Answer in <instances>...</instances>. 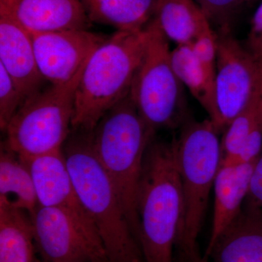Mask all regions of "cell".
<instances>
[{
	"label": "cell",
	"instance_id": "cell-26",
	"mask_svg": "<svg viewBox=\"0 0 262 262\" xmlns=\"http://www.w3.org/2000/svg\"><path fill=\"white\" fill-rule=\"evenodd\" d=\"M245 203L257 206L262 209V150L255 165L249 191Z\"/></svg>",
	"mask_w": 262,
	"mask_h": 262
},
{
	"label": "cell",
	"instance_id": "cell-3",
	"mask_svg": "<svg viewBox=\"0 0 262 262\" xmlns=\"http://www.w3.org/2000/svg\"><path fill=\"white\" fill-rule=\"evenodd\" d=\"M220 131L209 119L187 120L175 139L182 187V218L176 248L179 262H201L198 237L222 160Z\"/></svg>",
	"mask_w": 262,
	"mask_h": 262
},
{
	"label": "cell",
	"instance_id": "cell-29",
	"mask_svg": "<svg viewBox=\"0 0 262 262\" xmlns=\"http://www.w3.org/2000/svg\"><path fill=\"white\" fill-rule=\"evenodd\" d=\"M251 1V0H242L243 3H245V2H249Z\"/></svg>",
	"mask_w": 262,
	"mask_h": 262
},
{
	"label": "cell",
	"instance_id": "cell-7",
	"mask_svg": "<svg viewBox=\"0 0 262 262\" xmlns=\"http://www.w3.org/2000/svg\"><path fill=\"white\" fill-rule=\"evenodd\" d=\"M145 51L130 91L143 120L155 132L186 122L185 96L171 63L169 39L155 18L146 27Z\"/></svg>",
	"mask_w": 262,
	"mask_h": 262
},
{
	"label": "cell",
	"instance_id": "cell-15",
	"mask_svg": "<svg viewBox=\"0 0 262 262\" xmlns=\"http://www.w3.org/2000/svg\"><path fill=\"white\" fill-rule=\"evenodd\" d=\"M17 16L30 33L89 29L80 0H13Z\"/></svg>",
	"mask_w": 262,
	"mask_h": 262
},
{
	"label": "cell",
	"instance_id": "cell-6",
	"mask_svg": "<svg viewBox=\"0 0 262 262\" xmlns=\"http://www.w3.org/2000/svg\"><path fill=\"white\" fill-rule=\"evenodd\" d=\"M84 66L70 82L51 84L24 101L5 131L10 149L24 158L62 149L72 131L76 89Z\"/></svg>",
	"mask_w": 262,
	"mask_h": 262
},
{
	"label": "cell",
	"instance_id": "cell-14",
	"mask_svg": "<svg viewBox=\"0 0 262 262\" xmlns=\"http://www.w3.org/2000/svg\"><path fill=\"white\" fill-rule=\"evenodd\" d=\"M257 159L239 165H220L215 177L213 224L207 254L220 234L239 214L247 198Z\"/></svg>",
	"mask_w": 262,
	"mask_h": 262
},
{
	"label": "cell",
	"instance_id": "cell-21",
	"mask_svg": "<svg viewBox=\"0 0 262 262\" xmlns=\"http://www.w3.org/2000/svg\"><path fill=\"white\" fill-rule=\"evenodd\" d=\"M262 119V84L244 110L231 122L221 139V163H229L241 151L253 127Z\"/></svg>",
	"mask_w": 262,
	"mask_h": 262
},
{
	"label": "cell",
	"instance_id": "cell-17",
	"mask_svg": "<svg viewBox=\"0 0 262 262\" xmlns=\"http://www.w3.org/2000/svg\"><path fill=\"white\" fill-rule=\"evenodd\" d=\"M91 23L139 32L154 18L158 0H80Z\"/></svg>",
	"mask_w": 262,
	"mask_h": 262
},
{
	"label": "cell",
	"instance_id": "cell-25",
	"mask_svg": "<svg viewBox=\"0 0 262 262\" xmlns=\"http://www.w3.org/2000/svg\"><path fill=\"white\" fill-rule=\"evenodd\" d=\"M246 46L255 56L262 59V3L251 20Z\"/></svg>",
	"mask_w": 262,
	"mask_h": 262
},
{
	"label": "cell",
	"instance_id": "cell-8",
	"mask_svg": "<svg viewBox=\"0 0 262 262\" xmlns=\"http://www.w3.org/2000/svg\"><path fill=\"white\" fill-rule=\"evenodd\" d=\"M262 84V59L230 34H217V130L223 134Z\"/></svg>",
	"mask_w": 262,
	"mask_h": 262
},
{
	"label": "cell",
	"instance_id": "cell-19",
	"mask_svg": "<svg viewBox=\"0 0 262 262\" xmlns=\"http://www.w3.org/2000/svg\"><path fill=\"white\" fill-rule=\"evenodd\" d=\"M30 214L0 201V262H35Z\"/></svg>",
	"mask_w": 262,
	"mask_h": 262
},
{
	"label": "cell",
	"instance_id": "cell-28",
	"mask_svg": "<svg viewBox=\"0 0 262 262\" xmlns=\"http://www.w3.org/2000/svg\"><path fill=\"white\" fill-rule=\"evenodd\" d=\"M35 262H46V261H45L44 260H43V261H39V260L36 259Z\"/></svg>",
	"mask_w": 262,
	"mask_h": 262
},
{
	"label": "cell",
	"instance_id": "cell-1",
	"mask_svg": "<svg viewBox=\"0 0 262 262\" xmlns=\"http://www.w3.org/2000/svg\"><path fill=\"white\" fill-rule=\"evenodd\" d=\"M62 150L76 192L96 225L108 262H145L113 183L96 155L94 130L72 129Z\"/></svg>",
	"mask_w": 262,
	"mask_h": 262
},
{
	"label": "cell",
	"instance_id": "cell-5",
	"mask_svg": "<svg viewBox=\"0 0 262 262\" xmlns=\"http://www.w3.org/2000/svg\"><path fill=\"white\" fill-rule=\"evenodd\" d=\"M155 133L141 117L130 94L108 111L94 130L96 155L139 244L138 192L144 155Z\"/></svg>",
	"mask_w": 262,
	"mask_h": 262
},
{
	"label": "cell",
	"instance_id": "cell-18",
	"mask_svg": "<svg viewBox=\"0 0 262 262\" xmlns=\"http://www.w3.org/2000/svg\"><path fill=\"white\" fill-rule=\"evenodd\" d=\"M0 201L30 215L39 206L28 165L4 141L0 146Z\"/></svg>",
	"mask_w": 262,
	"mask_h": 262
},
{
	"label": "cell",
	"instance_id": "cell-10",
	"mask_svg": "<svg viewBox=\"0 0 262 262\" xmlns=\"http://www.w3.org/2000/svg\"><path fill=\"white\" fill-rule=\"evenodd\" d=\"M32 34L38 69L51 84L70 82L108 37L89 29Z\"/></svg>",
	"mask_w": 262,
	"mask_h": 262
},
{
	"label": "cell",
	"instance_id": "cell-23",
	"mask_svg": "<svg viewBox=\"0 0 262 262\" xmlns=\"http://www.w3.org/2000/svg\"><path fill=\"white\" fill-rule=\"evenodd\" d=\"M23 103V98L14 80L0 65V127L3 132Z\"/></svg>",
	"mask_w": 262,
	"mask_h": 262
},
{
	"label": "cell",
	"instance_id": "cell-22",
	"mask_svg": "<svg viewBox=\"0 0 262 262\" xmlns=\"http://www.w3.org/2000/svg\"><path fill=\"white\" fill-rule=\"evenodd\" d=\"M211 24L216 27V34H230L232 20L242 0H194Z\"/></svg>",
	"mask_w": 262,
	"mask_h": 262
},
{
	"label": "cell",
	"instance_id": "cell-12",
	"mask_svg": "<svg viewBox=\"0 0 262 262\" xmlns=\"http://www.w3.org/2000/svg\"><path fill=\"white\" fill-rule=\"evenodd\" d=\"M36 248L46 262H101L64 211L38 206L30 215Z\"/></svg>",
	"mask_w": 262,
	"mask_h": 262
},
{
	"label": "cell",
	"instance_id": "cell-2",
	"mask_svg": "<svg viewBox=\"0 0 262 262\" xmlns=\"http://www.w3.org/2000/svg\"><path fill=\"white\" fill-rule=\"evenodd\" d=\"M182 198L175 139L150 142L137 198L140 246L145 262H173Z\"/></svg>",
	"mask_w": 262,
	"mask_h": 262
},
{
	"label": "cell",
	"instance_id": "cell-9",
	"mask_svg": "<svg viewBox=\"0 0 262 262\" xmlns=\"http://www.w3.org/2000/svg\"><path fill=\"white\" fill-rule=\"evenodd\" d=\"M22 158L32 173L39 206L64 211L80 229L100 261L108 262L96 225L76 192L63 150Z\"/></svg>",
	"mask_w": 262,
	"mask_h": 262
},
{
	"label": "cell",
	"instance_id": "cell-27",
	"mask_svg": "<svg viewBox=\"0 0 262 262\" xmlns=\"http://www.w3.org/2000/svg\"><path fill=\"white\" fill-rule=\"evenodd\" d=\"M201 262H208V258H206V257H204V256H203V259H202Z\"/></svg>",
	"mask_w": 262,
	"mask_h": 262
},
{
	"label": "cell",
	"instance_id": "cell-24",
	"mask_svg": "<svg viewBox=\"0 0 262 262\" xmlns=\"http://www.w3.org/2000/svg\"><path fill=\"white\" fill-rule=\"evenodd\" d=\"M194 55L206 70L215 76L216 74L217 34L213 29L200 36L190 45Z\"/></svg>",
	"mask_w": 262,
	"mask_h": 262
},
{
	"label": "cell",
	"instance_id": "cell-16",
	"mask_svg": "<svg viewBox=\"0 0 262 262\" xmlns=\"http://www.w3.org/2000/svg\"><path fill=\"white\" fill-rule=\"evenodd\" d=\"M154 18L169 40L177 46H190L213 29L194 0H158Z\"/></svg>",
	"mask_w": 262,
	"mask_h": 262
},
{
	"label": "cell",
	"instance_id": "cell-13",
	"mask_svg": "<svg viewBox=\"0 0 262 262\" xmlns=\"http://www.w3.org/2000/svg\"><path fill=\"white\" fill-rule=\"evenodd\" d=\"M213 262H262V209L245 203L209 252Z\"/></svg>",
	"mask_w": 262,
	"mask_h": 262
},
{
	"label": "cell",
	"instance_id": "cell-4",
	"mask_svg": "<svg viewBox=\"0 0 262 262\" xmlns=\"http://www.w3.org/2000/svg\"><path fill=\"white\" fill-rule=\"evenodd\" d=\"M147 32L108 37L86 62L76 89L72 130L93 131L102 117L130 94L145 51Z\"/></svg>",
	"mask_w": 262,
	"mask_h": 262
},
{
	"label": "cell",
	"instance_id": "cell-11",
	"mask_svg": "<svg viewBox=\"0 0 262 262\" xmlns=\"http://www.w3.org/2000/svg\"><path fill=\"white\" fill-rule=\"evenodd\" d=\"M0 65L14 80L24 101L41 90L32 34L17 16L13 0H0Z\"/></svg>",
	"mask_w": 262,
	"mask_h": 262
},
{
	"label": "cell",
	"instance_id": "cell-20",
	"mask_svg": "<svg viewBox=\"0 0 262 262\" xmlns=\"http://www.w3.org/2000/svg\"><path fill=\"white\" fill-rule=\"evenodd\" d=\"M171 63L184 88L195 98L208 114L213 125L218 121L215 77L206 70L198 59L191 46H177L171 51Z\"/></svg>",
	"mask_w": 262,
	"mask_h": 262
}]
</instances>
